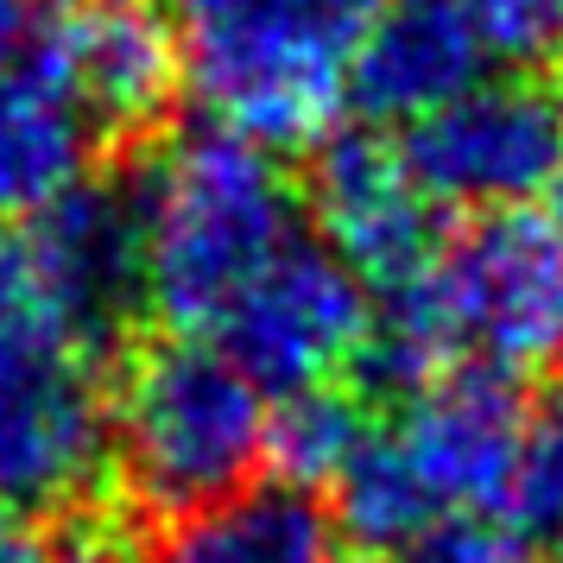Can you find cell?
Returning <instances> with one entry per match:
<instances>
[{
	"label": "cell",
	"instance_id": "obj_17",
	"mask_svg": "<svg viewBox=\"0 0 563 563\" xmlns=\"http://www.w3.org/2000/svg\"><path fill=\"white\" fill-rule=\"evenodd\" d=\"M507 512H519V526H544V532L563 526V374L526 411V443H519Z\"/></svg>",
	"mask_w": 563,
	"mask_h": 563
},
{
	"label": "cell",
	"instance_id": "obj_18",
	"mask_svg": "<svg viewBox=\"0 0 563 563\" xmlns=\"http://www.w3.org/2000/svg\"><path fill=\"white\" fill-rule=\"evenodd\" d=\"M494 64L526 70L563 52V0H468Z\"/></svg>",
	"mask_w": 563,
	"mask_h": 563
},
{
	"label": "cell",
	"instance_id": "obj_24",
	"mask_svg": "<svg viewBox=\"0 0 563 563\" xmlns=\"http://www.w3.org/2000/svg\"><path fill=\"white\" fill-rule=\"evenodd\" d=\"M558 532H563V526H558Z\"/></svg>",
	"mask_w": 563,
	"mask_h": 563
},
{
	"label": "cell",
	"instance_id": "obj_16",
	"mask_svg": "<svg viewBox=\"0 0 563 563\" xmlns=\"http://www.w3.org/2000/svg\"><path fill=\"white\" fill-rule=\"evenodd\" d=\"M361 443H367V418L342 386H305L266 411V468L285 487H305V494L335 487Z\"/></svg>",
	"mask_w": 563,
	"mask_h": 563
},
{
	"label": "cell",
	"instance_id": "obj_21",
	"mask_svg": "<svg viewBox=\"0 0 563 563\" xmlns=\"http://www.w3.org/2000/svg\"><path fill=\"white\" fill-rule=\"evenodd\" d=\"M45 563H133V544L121 532H108V526H82V532H70Z\"/></svg>",
	"mask_w": 563,
	"mask_h": 563
},
{
	"label": "cell",
	"instance_id": "obj_4",
	"mask_svg": "<svg viewBox=\"0 0 563 563\" xmlns=\"http://www.w3.org/2000/svg\"><path fill=\"white\" fill-rule=\"evenodd\" d=\"M114 462L96 349L57 330L38 291L0 305V507L64 512Z\"/></svg>",
	"mask_w": 563,
	"mask_h": 563
},
{
	"label": "cell",
	"instance_id": "obj_7",
	"mask_svg": "<svg viewBox=\"0 0 563 563\" xmlns=\"http://www.w3.org/2000/svg\"><path fill=\"white\" fill-rule=\"evenodd\" d=\"M367 279L349 273L330 247L291 241L266 273H260L229 317L216 323L222 355L260 386V393H305V386H335L367 342Z\"/></svg>",
	"mask_w": 563,
	"mask_h": 563
},
{
	"label": "cell",
	"instance_id": "obj_23",
	"mask_svg": "<svg viewBox=\"0 0 563 563\" xmlns=\"http://www.w3.org/2000/svg\"><path fill=\"white\" fill-rule=\"evenodd\" d=\"M558 57H563V52H558ZM558 96H563V89H558Z\"/></svg>",
	"mask_w": 563,
	"mask_h": 563
},
{
	"label": "cell",
	"instance_id": "obj_1",
	"mask_svg": "<svg viewBox=\"0 0 563 563\" xmlns=\"http://www.w3.org/2000/svg\"><path fill=\"white\" fill-rule=\"evenodd\" d=\"M128 197L140 222V298L172 335H209L298 241V190L279 158L216 121L172 133Z\"/></svg>",
	"mask_w": 563,
	"mask_h": 563
},
{
	"label": "cell",
	"instance_id": "obj_13",
	"mask_svg": "<svg viewBox=\"0 0 563 563\" xmlns=\"http://www.w3.org/2000/svg\"><path fill=\"white\" fill-rule=\"evenodd\" d=\"M96 133L102 128L89 108L32 45L26 64L0 82V222H32L64 190H77L96 158Z\"/></svg>",
	"mask_w": 563,
	"mask_h": 563
},
{
	"label": "cell",
	"instance_id": "obj_14",
	"mask_svg": "<svg viewBox=\"0 0 563 563\" xmlns=\"http://www.w3.org/2000/svg\"><path fill=\"white\" fill-rule=\"evenodd\" d=\"M153 563H335V526L305 487H234L197 512H178Z\"/></svg>",
	"mask_w": 563,
	"mask_h": 563
},
{
	"label": "cell",
	"instance_id": "obj_11",
	"mask_svg": "<svg viewBox=\"0 0 563 563\" xmlns=\"http://www.w3.org/2000/svg\"><path fill=\"white\" fill-rule=\"evenodd\" d=\"M38 57L108 133L158 128L184 96V57L172 13L153 0H77L45 38Z\"/></svg>",
	"mask_w": 563,
	"mask_h": 563
},
{
	"label": "cell",
	"instance_id": "obj_19",
	"mask_svg": "<svg viewBox=\"0 0 563 563\" xmlns=\"http://www.w3.org/2000/svg\"><path fill=\"white\" fill-rule=\"evenodd\" d=\"M399 563H526V544L500 512H443L399 551Z\"/></svg>",
	"mask_w": 563,
	"mask_h": 563
},
{
	"label": "cell",
	"instance_id": "obj_8",
	"mask_svg": "<svg viewBox=\"0 0 563 563\" xmlns=\"http://www.w3.org/2000/svg\"><path fill=\"white\" fill-rule=\"evenodd\" d=\"M386 437L399 443L437 512H507L519 443H526V406L507 374L450 367L411 393L406 418Z\"/></svg>",
	"mask_w": 563,
	"mask_h": 563
},
{
	"label": "cell",
	"instance_id": "obj_2",
	"mask_svg": "<svg viewBox=\"0 0 563 563\" xmlns=\"http://www.w3.org/2000/svg\"><path fill=\"white\" fill-rule=\"evenodd\" d=\"M380 0H165L184 89L266 153L317 146L349 102V57Z\"/></svg>",
	"mask_w": 563,
	"mask_h": 563
},
{
	"label": "cell",
	"instance_id": "obj_12",
	"mask_svg": "<svg viewBox=\"0 0 563 563\" xmlns=\"http://www.w3.org/2000/svg\"><path fill=\"white\" fill-rule=\"evenodd\" d=\"M494 57L468 0H380L349 57V102L367 121H424L482 82Z\"/></svg>",
	"mask_w": 563,
	"mask_h": 563
},
{
	"label": "cell",
	"instance_id": "obj_5",
	"mask_svg": "<svg viewBox=\"0 0 563 563\" xmlns=\"http://www.w3.org/2000/svg\"><path fill=\"white\" fill-rule=\"evenodd\" d=\"M431 279L462 355L507 380L563 374V184L475 216L431 260Z\"/></svg>",
	"mask_w": 563,
	"mask_h": 563
},
{
	"label": "cell",
	"instance_id": "obj_22",
	"mask_svg": "<svg viewBox=\"0 0 563 563\" xmlns=\"http://www.w3.org/2000/svg\"><path fill=\"white\" fill-rule=\"evenodd\" d=\"M0 563H45V558H38V544H32L26 532H13V526L0 519Z\"/></svg>",
	"mask_w": 563,
	"mask_h": 563
},
{
	"label": "cell",
	"instance_id": "obj_15",
	"mask_svg": "<svg viewBox=\"0 0 563 563\" xmlns=\"http://www.w3.org/2000/svg\"><path fill=\"white\" fill-rule=\"evenodd\" d=\"M330 494H335V519L330 526L349 538V544L374 551V558H399L431 519H443V512L431 507V494L418 487V475L406 468L399 443H393L386 431L380 437L367 431V443H361L355 462L335 475Z\"/></svg>",
	"mask_w": 563,
	"mask_h": 563
},
{
	"label": "cell",
	"instance_id": "obj_9",
	"mask_svg": "<svg viewBox=\"0 0 563 563\" xmlns=\"http://www.w3.org/2000/svg\"><path fill=\"white\" fill-rule=\"evenodd\" d=\"M20 241H26L38 305L82 349L102 355V342L133 317V305H146L140 298V222H133L128 190L82 178L52 209H38L20 229Z\"/></svg>",
	"mask_w": 563,
	"mask_h": 563
},
{
	"label": "cell",
	"instance_id": "obj_6",
	"mask_svg": "<svg viewBox=\"0 0 563 563\" xmlns=\"http://www.w3.org/2000/svg\"><path fill=\"white\" fill-rule=\"evenodd\" d=\"M399 153L431 209L538 203L563 184V96L532 77H482L411 121Z\"/></svg>",
	"mask_w": 563,
	"mask_h": 563
},
{
	"label": "cell",
	"instance_id": "obj_10",
	"mask_svg": "<svg viewBox=\"0 0 563 563\" xmlns=\"http://www.w3.org/2000/svg\"><path fill=\"white\" fill-rule=\"evenodd\" d=\"M310 216L349 273L374 285H399L431 266V197L418 190L406 153L380 133H323L310 165Z\"/></svg>",
	"mask_w": 563,
	"mask_h": 563
},
{
	"label": "cell",
	"instance_id": "obj_3",
	"mask_svg": "<svg viewBox=\"0 0 563 563\" xmlns=\"http://www.w3.org/2000/svg\"><path fill=\"white\" fill-rule=\"evenodd\" d=\"M266 411L273 399L222 355V342H153L128 361L121 399H108L114 468L140 507L172 519L197 512L266 468Z\"/></svg>",
	"mask_w": 563,
	"mask_h": 563
},
{
	"label": "cell",
	"instance_id": "obj_20",
	"mask_svg": "<svg viewBox=\"0 0 563 563\" xmlns=\"http://www.w3.org/2000/svg\"><path fill=\"white\" fill-rule=\"evenodd\" d=\"M38 45V0H0V82L13 77Z\"/></svg>",
	"mask_w": 563,
	"mask_h": 563
}]
</instances>
